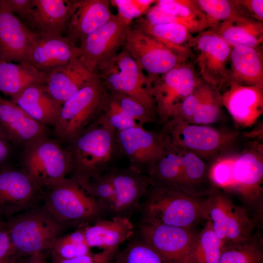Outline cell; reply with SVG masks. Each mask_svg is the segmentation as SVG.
<instances>
[{"label": "cell", "mask_w": 263, "mask_h": 263, "mask_svg": "<svg viewBox=\"0 0 263 263\" xmlns=\"http://www.w3.org/2000/svg\"><path fill=\"white\" fill-rule=\"evenodd\" d=\"M210 174L215 188L237 195L262 225L263 141L247 140L237 149L220 156L213 163Z\"/></svg>", "instance_id": "cell-1"}, {"label": "cell", "mask_w": 263, "mask_h": 263, "mask_svg": "<svg viewBox=\"0 0 263 263\" xmlns=\"http://www.w3.org/2000/svg\"><path fill=\"white\" fill-rule=\"evenodd\" d=\"M116 131L98 118L67 143L71 160L70 178L80 186L113 167L121 158Z\"/></svg>", "instance_id": "cell-2"}, {"label": "cell", "mask_w": 263, "mask_h": 263, "mask_svg": "<svg viewBox=\"0 0 263 263\" xmlns=\"http://www.w3.org/2000/svg\"><path fill=\"white\" fill-rule=\"evenodd\" d=\"M204 198L150 186L137 210L141 222L191 228L209 220Z\"/></svg>", "instance_id": "cell-3"}, {"label": "cell", "mask_w": 263, "mask_h": 263, "mask_svg": "<svg viewBox=\"0 0 263 263\" xmlns=\"http://www.w3.org/2000/svg\"><path fill=\"white\" fill-rule=\"evenodd\" d=\"M160 130L172 146L194 153L208 164L240 147L245 139L238 131L190 124L179 118L170 119Z\"/></svg>", "instance_id": "cell-4"}, {"label": "cell", "mask_w": 263, "mask_h": 263, "mask_svg": "<svg viewBox=\"0 0 263 263\" xmlns=\"http://www.w3.org/2000/svg\"><path fill=\"white\" fill-rule=\"evenodd\" d=\"M5 222L11 244L12 257L50 253L65 226L43 207H34Z\"/></svg>", "instance_id": "cell-5"}, {"label": "cell", "mask_w": 263, "mask_h": 263, "mask_svg": "<svg viewBox=\"0 0 263 263\" xmlns=\"http://www.w3.org/2000/svg\"><path fill=\"white\" fill-rule=\"evenodd\" d=\"M21 166L38 186L47 190L68 178L72 169L71 156L57 140L42 136L23 147Z\"/></svg>", "instance_id": "cell-6"}, {"label": "cell", "mask_w": 263, "mask_h": 263, "mask_svg": "<svg viewBox=\"0 0 263 263\" xmlns=\"http://www.w3.org/2000/svg\"><path fill=\"white\" fill-rule=\"evenodd\" d=\"M110 93L99 79L85 86L62 105L54 133L67 142L95 121L103 112Z\"/></svg>", "instance_id": "cell-7"}, {"label": "cell", "mask_w": 263, "mask_h": 263, "mask_svg": "<svg viewBox=\"0 0 263 263\" xmlns=\"http://www.w3.org/2000/svg\"><path fill=\"white\" fill-rule=\"evenodd\" d=\"M42 199L43 207L65 226L94 223L106 216L97 200L70 177L44 191Z\"/></svg>", "instance_id": "cell-8"}, {"label": "cell", "mask_w": 263, "mask_h": 263, "mask_svg": "<svg viewBox=\"0 0 263 263\" xmlns=\"http://www.w3.org/2000/svg\"><path fill=\"white\" fill-rule=\"evenodd\" d=\"M201 79L194 65L186 60L148 81L147 90L154 104L157 123L162 126L174 118L182 102Z\"/></svg>", "instance_id": "cell-9"}, {"label": "cell", "mask_w": 263, "mask_h": 263, "mask_svg": "<svg viewBox=\"0 0 263 263\" xmlns=\"http://www.w3.org/2000/svg\"><path fill=\"white\" fill-rule=\"evenodd\" d=\"M94 74L110 93L129 96L156 114L153 101L147 90V76L125 50L122 49L102 62Z\"/></svg>", "instance_id": "cell-10"}, {"label": "cell", "mask_w": 263, "mask_h": 263, "mask_svg": "<svg viewBox=\"0 0 263 263\" xmlns=\"http://www.w3.org/2000/svg\"><path fill=\"white\" fill-rule=\"evenodd\" d=\"M204 202L213 230L224 245L248 239L256 228H262L246 208L236 205L218 188L212 187Z\"/></svg>", "instance_id": "cell-11"}, {"label": "cell", "mask_w": 263, "mask_h": 263, "mask_svg": "<svg viewBox=\"0 0 263 263\" xmlns=\"http://www.w3.org/2000/svg\"><path fill=\"white\" fill-rule=\"evenodd\" d=\"M148 74V81L165 74L188 57L179 55L130 25L122 47Z\"/></svg>", "instance_id": "cell-12"}, {"label": "cell", "mask_w": 263, "mask_h": 263, "mask_svg": "<svg viewBox=\"0 0 263 263\" xmlns=\"http://www.w3.org/2000/svg\"><path fill=\"white\" fill-rule=\"evenodd\" d=\"M44 190L22 169L0 168V221L36 207Z\"/></svg>", "instance_id": "cell-13"}, {"label": "cell", "mask_w": 263, "mask_h": 263, "mask_svg": "<svg viewBox=\"0 0 263 263\" xmlns=\"http://www.w3.org/2000/svg\"><path fill=\"white\" fill-rule=\"evenodd\" d=\"M116 141L121 157L129 162V166L147 174L163 153L165 137L159 131H148L136 126L116 131Z\"/></svg>", "instance_id": "cell-14"}, {"label": "cell", "mask_w": 263, "mask_h": 263, "mask_svg": "<svg viewBox=\"0 0 263 263\" xmlns=\"http://www.w3.org/2000/svg\"><path fill=\"white\" fill-rule=\"evenodd\" d=\"M194 37L197 65L201 79L220 91L229 80V63L231 47L210 30Z\"/></svg>", "instance_id": "cell-15"}, {"label": "cell", "mask_w": 263, "mask_h": 263, "mask_svg": "<svg viewBox=\"0 0 263 263\" xmlns=\"http://www.w3.org/2000/svg\"><path fill=\"white\" fill-rule=\"evenodd\" d=\"M130 25L118 14L88 35L78 45L77 57L84 66L94 74L98 65L122 48Z\"/></svg>", "instance_id": "cell-16"}, {"label": "cell", "mask_w": 263, "mask_h": 263, "mask_svg": "<svg viewBox=\"0 0 263 263\" xmlns=\"http://www.w3.org/2000/svg\"><path fill=\"white\" fill-rule=\"evenodd\" d=\"M139 237L169 263H191V254L197 233L191 228L141 222Z\"/></svg>", "instance_id": "cell-17"}, {"label": "cell", "mask_w": 263, "mask_h": 263, "mask_svg": "<svg viewBox=\"0 0 263 263\" xmlns=\"http://www.w3.org/2000/svg\"><path fill=\"white\" fill-rule=\"evenodd\" d=\"M106 174L114 192L112 217L130 219L150 186L147 175L130 166L126 168L113 166Z\"/></svg>", "instance_id": "cell-18"}, {"label": "cell", "mask_w": 263, "mask_h": 263, "mask_svg": "<svg viewBox=\"0 0 263 263\" xmlns=\"http://www.w3.org/2000/svg\"><path fill=\"white\" fill-rule=\"evenodd\" d=\"M223 106L236 125L253 126L263 112V87L239 84L229 80L221 90Z\"/></svg>", "instance_id": "cell-19"}, {"label": "cell", "mask_w": 263, "mask_h": 263, "mask_svg": "<svg viewBox=\"0 0 263 263\" xmlns=\"http://www.w3.org/2000/svg\"><path fill=\"white\" fill-rule=\"evenodd\" d=\"M38 36L33 32L0 0V59L28 63L27 54Z\"/></svg>", "instance_id": "cell-20"}, {"label": "cell", "mask_w": 263, "mask_h": 263, "mask_svg": "<svg viewBox=\"0 0 263 263\" xmlns=\"http://www.w3.org/2000/svg\"><path fill=\"white\" fill-rule=\"evenodd\" d=\"M48 127L0 94V133L4 140L12 146L23 147L37 138L48 135Z\"/></svg>", "instance_id": "cell-21"}, {"label": "cell", "mask_w": 263, "mask_h": 263, "mask_svg": "<svg viewBox=\"0 0 263 263\" xmlns=\"http://www.w3.org/2000/svg\"><path fill=\"white\" fill-rule=\"evenodd\" d=\"M98 78L77 56H74L66 65L45 74L43 85L47 92L62 105L80 89Z\"/></svg>", "instance_id": "cell-22"}, {"label": "cell", "mask_w": 263, "mask_h": 263, "mask_svg": "<svg viewBox=\"0 0 263 263\" xmlns=\"http://www.w3.org/2000/svg\"><path fill=\"white\" fill-rule=\"evenodd\" d=\"M78 46L64 36L39 35L27 54V62L46 74L77 56Z\"/></svg>", "instance_id": "cell-23"}, {"label": "cell", "mask_w": 263, "mask_h": 263, "mask_svg": "<svg viewBox=\"0 0 263 263\" xmlns=\"http://www.w3.org/2000/svg\"><path fill=\"white\" fill-rule=\"evenodd\" d=\"M77 0H33L28 28L39 35L64 36Z\"/></svg>", "instance_id": "cell-24"}, {"label": "cell", "mask_w": 263, "mask_h": 263, "mask_svg": "<svg viewBox=\"0 0 263 263\" xmlns=\"http://www.w3.org/2000/svg\"><path fill=\"white\" fill-rule=\"evenodd\" d=\"M108 0H77L69 20L66 37L77 46L88 35L108 21L113 16Z\"/></svg>", "instance_id": "cell-25"}, {"label": "cell", "mask_w": 263, "mask_h": 263, "mask_svg": "<svg viewBox=\"0 0 263 263\" xmlns=\"http://www.w3.org/2000/svg\"><path fill=\"white\" fill-rule=\"evenodd\" d=\"M11 98L37 121L47 127L55 126L62 105L47 92L43 84L30 86Z\"/></svg>", "instance_id": "cell-26"}, {"label": "cell", "mask_w": 263, "mask_h": 263, "mask_svg": "<svg viewBox=\"0 0 263 263\" xmlns=\"http://www.w3.org/2000/svg\"><path fill=\"white\" fill-rule=\"evenodd\" d=\"M258 49L259 47L244 46L231 48L229 81L242 85L263 87V56Z\"/></svg>", "instance_id": "cell-27"}, {"label": "cell", "mask_w": 263, "mask_h": 263, "mask_svg": "<svg viewBox=\"0 0 263 263\" xmlns=\"http://www.w3.org/2000/svg\"><path fill=\"white\" fill-rule=\"evenodd\" d=\"M146 175L151 187L183 192L184 171L181 157L178 150L166 137L163 153Z\"/></svg>", "instance_id": "cell-28"}, {"label": "cell", "mask_w": 263, "mask_h": 263, "mask_svg": "<svg viewBox=\"0 0 263 263\" xmlns=\"http://www.w3.org/2000/svg\"><path fill=\"white\" fill-rule=\"evenodd\" d=\"M89 246L103 249L119 247L134 234V228L130 219L113 217L101 219L83 227Z\"/></svg>", "instance_id": "cell-29"}, {"label": "cell", "mask_w": 263, "mask_h": 263, "mask_svg": "<svg viewBox=\"0 0 263 263\" xmlns=\"http://www.w3.org/2000/svg\"><path fill=\"white\" fill-rule=\"evenodd\" d=\"M132 26L162 43L175 53L189 57V45L194 37L187 27L179 23L151 24L142 16L136 19Z\"/></svg>", "instance_id": "cell-30"}, {"label": "cell", "mask_w": 263, "mask_h": 263, "mask_svg": "<svg viewBox=\"0 0 263 263\" xmlns=\"http://www.w3.org/2000/svg\"><path fill=\"white\" fill-rule=\"evenodd\" d=\"M209 30L219 35L231 47H258L263 42V22L248 16L221 22Z\"/></svg>", "instance_id": "cell-31"}, {"label": "cell", "mask_w": 263, "mask_h": 263, "mask_svg": "<svg viewBox=\"0 0 263 263\" xmlns=\"http://www.w3.org/2000/svg\"><path fill=\"white\" fill-rule=\"evenodd\" d=\"M45 79V74L28 63L0 59V92L11 97L30 86L43 84Z\"/></svg>", "instance_id": "cell-32"}, {"label": "cell", "mask_w": 263, "mask_h": 263, "mask_svg": "<svg viewBox=\"0 0 263 263\" xmlns=\"http://www.w3.org/2000/svg\"><path fill=\"white\" fill-rule=\"evenodd\" d=\"M176 148L183 168L184 193L195 197H206L212 187L208 177V164L191 151Z\"/></svg>", "instance_id": "cell-33"}, {"label": "cell", "mask_w": 263, "mask_h": 263, "mask_svg": "<svg viewBox=\"0 0 263 263\" xmlns=\"http://www.w3.org/2000/svg\"><path fill=\"white\" fill-rule=\"evenodd\" d=\"M219 263H263L262 228L248 239L225 244Z\"/></svg>", "instance_id": "cell-34"}, {"label": "cell", "mask_w": 263, "mask_h": 263, "mask_svg": "<svg viewBox=\"0 0 263 263\" xmlns=\"http://www.w3.org/2000/svg\"><path fill=\"white\" fill-rule=\"evenodd\" d=\"M198 103L195 113L189 123L208 125L217 122L223 106L220 91L202 79L196 86Z\"/></svg>", "instance_id": "cell-35"}, {"label": "cell", "mask_w": 263, "mask_h": 263, "mask_svg": "<svg viewBox=\"0 0 263 263\" xmlns=\"http://www.w3.org/2000/svg\"><path fill=\"white\" fill-rule=\"evenodd\" d=\"M223 246L213 230L211 222L206 221L194 242L191 263H219Z\"/></svg>", "instance_id": "cell-36"}, {"label": "cell", "mask_w": 263, "mask_h": 263, "mask_svg": "<svg viewBox=\"0 0 263 263\" xmlns=\"http://www.w3.org/2000/svg\"><path fill=\"white\" fill-rule=\"evenodd\" d=\"M155 3L165 12L188 22L196 33L208 29L206 16L196 0H155Z\"/></svg>", "instance_id": "cell-37"}, {"label": "cell", "mask_w": 263, "mask_h": 263, "mask_svg": "<svg viewBox=\"0 0 263 263\" xmlns=\"http://www.w3.org/2000/svg\"><path fill=\"white\" fill-rule=\"evenodd\" d=\"M196 2L206 16L209 29L224 21L249 17L238 0H196Z\"/></svg>", "instance_id": "cell-38"}, {"label": "cell", "mask_w": 263, "mask_h": 263, "mask_svg": "<svg viewBox=\"0 0 263 263\" xmlns=\"http://www.w3.org/2000/svg\"><path fill=\"white\" fill-rule=\"evenodd\" d=\"M111 263H169L149 244L135 239L115 254Z\"/></svg>", "instance_id": "cell-39"}, {"label": "cell", "mask_w": 263, "mask_h": 263, "mask_svg": "<svg viewBox=\"0 0 263 263\" xmlns=\"http://www.w3.org/2000/svg\"><path fill=\"white\" fill-rule=\"evenodd\" d=\"M83 228L59 236L55 242L50 253L52 258L70 259L90 252Z\"/></svg>", "instance_id": "cell-40"}, {"label": "cell", "mask_w": 263, "mask_h": 263, "mask_svg": "<svg viewBox=\"0 0 263 263\" xmlns=\"http://www.w3.org/2000/svg\"><path fill=\"white\" fill-rule=\"evenodd\" d=\"M110 98L124 113L138 125L144 126L147 123H157L155 113L133 98L121 94L111 93Z\"/></svg>", "instance_id": "cell-41"}, {"label": "cell", "mask_w": 263, "mask_h": 263, "mask_svg": "<svg viewBox=\"0 0 263 263\" xmlns=\"http://www.w3.org/2000/svg\"><path fill=\"white\" fill-rule=\"evenodd\" d=\"M98 118L116 131L140 126L118 108L116 104L110 99V94L107 105Z\"/></svg>", "instance_id": "cell-42"}, {"label": "cell", "mask_w": 263, "mask_h": 263, "mask_svg": "<svg viewBox=\"0 0 263 263\" xmlns=\"http://www.w3.org/2000/svg\"><path fill=\"white\" fill-rule=\"evenodd\" d=\"M144 18L151 24L179 23L188 28L191 33H196L192 25L185 20L163 10L156 4L151 6Z\"/></svg>", "instance_id": "cell-43"}, {"label": "cell", "mask_w": 263, "mask_h": 263, "mask_svg": "<svg viewBox=\"0 0 263 263\" xmlns=\"http://www.w3.org/2000/svg\"><path fill=\"white\" fill-rule=\"evenodd\" d=\"M118 247L103 249L98 253H89L70 259L52 258L53 263H111Z\"/></svg>", "instance_id": "cell-44"}, {"label": "cell", "mask_w": 263, "mask_h": 263, "mask_svg": "<svg viewBox=\"0 0 263 263\" xmlns=\"http://www.w3.org/2000/svg\"><path fill=\"white\" fill-rule=\"evenodd\" d=\"M118 9V15L128 24L144 14L138 4L137 0H113L110 1Z\"/></svg>", "instance_id": "cell-45"}, {"label": "cell", "mask_w": 263, "mask_h": 263, "mask_svg": "<svg viewBox=\"0 0 263 263\" xmlns=\"http://www.w3.org/2000/svg\"><path fill=\"white\" fill-rule=\"evenodd\" d=\"M2 1L28 27L33 11V0H2Z\"/></svg>", "instance_id": "cell-46"}, {"label": "cell", "mask_w": 263, "mask_h": 263, "mask_svg": "<svg viewBox=\"0 0 263 263\" xmlns=\"http://www.w3.org/2000/svg\"><path fill=\"white\" fill-rule=\"evenodd\" d=\"M247 14L258 21H263V0H238Z\"/></svg>", "instance_id": "cell-47"}, {"label": "cell", "mask_w": 263, "mask_h": 263, "mask_svg": "<svg viewBox=\"0 0 263 263\" xmlns=\"http://www.w3.org/2000/svg\"><path fill=\"white\" fill-rule=\"evenodd\" d=\"M12 256L10 240L4 222L0 225V263H7Z\"/></svg>", "instance_id": "cell-48"}, {"label": "cell", "mask_w": 263, "mask_h": 263, "mask_svg": "<svg viewBox=\"0 0 263 263\" xmlns=\"http://www.w3.org/2000/svg\"><path fill=\"white\" fill-rule=\"evenodd\" d=\"M46 255L44 254H35L24 257L12 256L9 259L8 263H48Z\"/></svg>", "instance_id": "cell-49"}, {"label": "cell", "mask_w": 263, "mask_h": 263, "mask_svg": "<svg viewBox=\"0 0 263 263\" xmlns=\"http://www.w3.org/2000/svg\"><path fill=\"white\" fill-rule=\"evenodd\" d=\"M12 145L7 140L0 138V168L9 164L12 152Z\"/></svg>", "instance_id": "cell-50"}, {"label": "cell", "mask_w": 263, "mask_h": 263, "mask_svg": "<svg viewBox=\"0 0 263 263\" xmlns=\"http://www.w3.org/2000/svg\"><path fill=\"white\" fill-rule=\"evenodd\" d=\"M5 221H0V225H2L4 223Z\"/></svg>", "instance_id": "cell-51"}, {"label": "cell", "mask_w": 263, "mask_h": 263, "mask_svg": "<svg viewBox=\"0 0 263 263\" xmlns=\"http://www.w3.org/2000/svg\"><path fill=\"white\" fill-rule=\"evenodd\" d=\"M0 138H2V139H4L3 138L2 135L0 134Z\"/></svg>", "instance_id": "cell-52"}, {"label": "cell", "mask_w": 263, "mask_h": 263, "mask_svg": "<svg viewBox=\"0 0 263 263\" xmlns=\"http://www.w3.org/2000/svg\"><path fill=\"white\" fill-rule=\"evenodd\" d=\"M7 263H8V262Z\"/></svg>", "instance_id": "cell-53"}]
</instances>
